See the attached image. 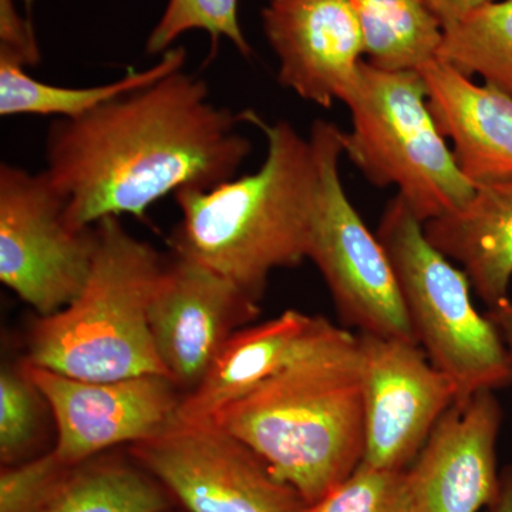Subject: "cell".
I'll list each match as a JSON object with an SVG mask.
<instances>
[{
  "instance_id": "6da1fadb",
  "label": "cell",
  "mask_w": 512,
  "mask_h": 512,
  "mask_svg": "<svg viewBox=\"0 0 512 512\" xmlns=\"http://www.w3.org/2000/svg\"><path fill=\"white\" fill-rule=\"evenodd\" d=\"M242 111L215 106L205 80L178 70L46 136V174L66 198L73 228L107 217H146L161 198L211 190L237 175L252 151Z\"/></svg>"
},
{
  "instance_id": "7a4b0ae2",
  "label": "cell",
  "mask_w": 512,
  "mask_h": 512,
  "mask_svg": "<svg viewBox=\"0 0 512 512\" xmlns=\"http://www.w3.org/2000/svg\"><path fill=\"white\" fill-rule=\"evenodd\" d=\"M242 116L264 134V163L211 190L178 191L183 218L170 245L175 256L207 266L261 301L272 272L308 259L318 164L309 137L288 121L269 123L252 110Z\"/></svg>"
},
{
  "instance_id": "3957f363",
  "label": "cell",
  "mask_w": 512,
  "mask_h": 512,
  "mask_svg": "<svg viewBox=\"0 0 512 512\" xmlns=\"http://www.w3.org/2000/svg\"><path fill=\"white\" fill-rule=\"evenodd\" d=\"M207 421L248 444L311 507L365 456L360 350L292 367Z\"/></svg>"
},
{
  "instance_id": "277c9868",
  "label": "cell",
  "mask_w": 512,
  "mask_h": 512,
  "mask_svg": "<svg viewBox=\"0 0 512 512\" xmlns=\"http://www.w3.org/2000/svg\"><path fill=\"white\" fill-rule=\"evenodd\" d=\"M96 231L83 291L62 311L33 323L26 362L90 382L168 376L148 320L167 262L119 217L103 218Z\"/></svg>"
},
{
  "instance_id": "5b68a950",
  "label": "cell",
  "mask_w": 512,
  "mask_h": 512,
  "mask_svg": "<svg viewBox=\"0 0 512 512\" xmlns=\"http://www.w3.org/2000/svg\"><path fill=\"white\" fill-rule=\"evenodd\" d=\"M352 128L343 153L377 187L397 195L423 224L463 208L476 187L440 133L417 70H384L363 60L346 103Z\"/></svg>"
},
{
  "instance_id": "8992f818",
  "label": "cell",
  "mask_w": 512,
  "mask_h": 512,
  "mask_svg": "<svg viewBox=\"0 0 512 512\" xmlns=\"http://www.w3.org/2000/svg\"><path fill=\"white\" fill-rule=\"evenodd\" d=\"M376 235L392 261L417 343L460 397L512 386L510 352L471 301L470 279L431 244L399 195L387 202Z\"/></svg>"
},
{
  "instance_id": "52a82bcc",
  "label": "cell",
  "mask_w": 512,
  "mask_h": 512,
  "mask_svg": "<svg viewBox=\"0 0 512 512\" xmlns=\"http://www.w3.org/2000/svg\"><path fill=\"white\" fill-rule=\"evenodd\" d=\"M309 140L319 181L308 259L318 266L343 322L362 335L417 343L390 256L343 187V130L316 120Z\"/></svg>"
},
{
  "instance_id": "ba28073f",
  "label": "cell",
  "mask_w": 512,
  "mask_h": 512,
  "mask_svg": "<svg viewBox=\"0 0 512 512\" xmlns=\"http://www.w3.org/2000/svg\"><path fill=\"white\" fill-rule=\"evenodd\" d=\"M46 171L0 165V281L39 318L83 291L97 247L96 225L77 229Z\"/></svg>"
},
{
  "instance_id": "9c48e42d",
  "label": "cell",
  "mask_w": 512,
  "mask_h": 512,
  "mask_svg": "<svg viewBox=\"0 0 512 512\" xmlns=\"http://www.w3.org/2000/svg\"><path fill=\"white\" fill-rule=\"evenodd\" d=\"M128 454L185 512H306L301 494L212 421L171 420Z\"/></svg>"
},
{
  "instance_id": "30bf717a",
  "label": "cell",
  "mask_w": 512,
  "mask_h": 512,
  "mask_svg": "<svg viewBox=\"0 0 512 512\" xmlns=\"http://www.w3.org/2000/svg\"><path fill=\"white\" fill-rule=\"evenodd\" d=\"M359 342L365 409L362 463L407 470L460 392L417 343L362 333Z\"/></svg>"
},
{
  "instance_id": "8fae6325",
  "label": "cell",
  "mask_w": 512,
  "mask_h": 512,
  "mask_svg": "<svg viewBox=\"0 0 512 512\" xmlns=\"http://www.w3.org/2000/svg\"><path fill=\"white\" fill-rule=\"evenodd\" d=\"M22 366L55 420L53 450L74 466L121 444L131 446L150 439L170 423L183 399L168 376L90 382L26 360Z\"/></svg>"
},
{
  "instance_id": "7c38bea8",
  "label": "cell",
  "mask_w": 512,
  "mask_h": 512,
  "mask_svg": "<svg viewBox=\"0 0 512 512\" xmlns=\"http://www.w3.org/2000/svg\"><path fill=\"white\" fill-rule=\"evenodd\" d=\"M258 315L259 301L207 266L175 255L167 262L148 320L157 355L183 396Z\"/></svg>"
},
{
  "instance_id": "4fadbf2b",
  "label": "cell",
  "mask_w": 512,
  "mask_h": 512,
  "mask_svg": "<svg viewBox=\"0 0 512 512\" xmlns=\"http://www.w3.org/2000/svg\"><path fill=\"white\" fill-rule=\"evenodd\" d=\"M262 25L278 59V82L302 100L330 109L348 103L366 56L348 0H271Z\"/></svg>"
},
{
  "instance_id": "5bb4252c",
  "label": "cell",
  "mask_w": 512,
  "mask_h": 512,
  "mask_svg": "<svg viewBox=\"0 0 512 512\" xmlns=\"http://www.w3.org/2000/svg\"><path fill=\"white\" fill-rule=\"evenodd\" d=\"M359 350V336L322 316L289 309L234 333L202 382L184 394L173 421L210 420L228 403L292 367L323 357L356 355Z\"/></svg>"
},
{
  "instance_id": "9a60e30c",
  "label": "cell",
  "mask_w": 512,
  "mask_h": 512,
  "mask_svg": "<svg viewBox=\"0 0 512 512\" xmlns=\"http://www.w3.org/2000/svg\"><path fill=\"white\" fill-rule=\"evenodd\" d=\"M503 407L493 390L458 397L409 471L414 512H478L500 485Z\"/></svg>"
},
{
  "instance_id": "2e32d148",
  "label": "cell",
  "mask_w": 512,
  "mask_h": 512,
  "mask_svg": "<svg viewBox=\"0 0 512 512\" xmlns=\"http://www.w3.org/2000/svg\"><path fill=\"white\" fill-rule=\"evenodd\" d=\"M420 73L427 103L454 160L474 187L512 181V97L434 59Z\"/></svg>"
},
{
  "instance_id": "e0dca14e",
  "label": "cell",
  "mask_w": 512,
  "mask_h": 512,
  "mask_svg": "<svg viewBox=\"0 0 512 512\" xmlns=\"http://www.w3.org/2000/svg\"><path fill=\"white\" fill-rule=\"evenodd\" d=\"M424 232L441 254L461 266L488 309L510 299L512 181L476 187L463 208L426 222Z\"/></svg>"
},
{
  "instance_id": "ac0fdd59",
  "label": "cell",
  "mask_w": 512,
  "mask_h": 512,
  "mask_svg": "<svg viewBox=\"0 0 512 512\" xmlns=\"http://www.w3.org/2000/svg\"><path fill=\"white\" fill-rule=\"evenodd\" d=\"M187 50L174 46L154 66L137 72L128 69L126 76L93 87H60L39 82L26 67L0 59V116H56L77 119L116 97L133 92L184 69Z\"/></svg>"
},
{
  "instance_id": "d6986e66",
  "label": "cell",
  "mask_w": 512,
  "mask_h": 512,
  "mask_svg": "<svg viewBox=\"0 0 512 512\" xmlns=\"http://www.w3.org/2000/svg\"><path fill=\"white\" fill-rule=\"evenodd\" d=\"M173 504L133 458L104 453L77 464L45 512H170Z\"/></svg>"
},
{
  "instance_id": "ffe728a7",
  "label": "cell",
  "mask_w": 512,
  "mask_h": 512,
  "mask_svg": "<svg viewBox=\"0 0 512 512\" xmlns=\"http://www.w3.org/2000/svg\"><path fill=\"white\" fill-rule=\"evenodd\" d=\"M365 37L367 62L419 70L437 59L444 30L424 0H348Z\"/></svg>"
},
{
  "instance_id": "44dd1931",
  "label": "cell",
  "mask_w": 512,
  "mask_h": 512,
  "mask_svg": "<svg viewBox=\"0 0 512 512\" xmlns=\"http://www.w3.org/2000/svg\"><path fill=\"white\" fill-rule=\"evenodd\" d=\"M437 59L512 97V0H495L444 30Z\"/></svg>"
},
{
  "instance_id": "7402d4cb",
  "label": "cell",
  "mask_w": 512,
  "mask_h": 512,
  "mask_svg": "<svg viewBox=\"0 0 512 512\" xmlns=\"http://www.w3.org/2000/svg\"><path fill=\"white\" fill-rule=\"evenodd\" d=\"M192 30H204L210 35L214 53L218 40L224 37L239 55H252L251 45L239 25L238 0H168L163 15L148 36L147 55H164L175 40Z\"/></svg>"
},
{
  "instance_id": "603a6c76",
  "label": "cell",
  "mask_w": 512,
  "mask_h": 512,
  "mask_svg": "<svg viewBox=\"0 0 512 512\" xmlns=\"http://www.w3.org/2000/svg\"><path fill=\"white\" fill-rule=\"evenodd\" d=\"M45 397L23 366L0 373V461L2 466L28 461L35 450Z\"/></svg>"
},
{
  "instance_id": "cb8c5ba5",
  "label": "cell",
  "mask_w": 512,
  "mask_h": 512,
  "mask_svg": "<svg viewBox=\"0 0 512 512\" xmlns=\"http://www.w3.org/2000/svg\"><path fill=\"white\" fill-rule=\"evenodd\" d=\"M306 512H414L409 471L360 463L345 481Z\"/></svg>"
},
{
  "instance_id": "d4e9b609",
  "label": "cell",
  "mask_w": 512,
  "mask_h": 512,
  "mask_svg": "<svg viewBox=\"0 0 512 512\" xmlns=\"http://www.w3.org/2000/svg\"><path fill=\"white\" fill-rule=\"evenodd\" d=\"M76 466L53 448L15 466H2L0 512H45Z\"/></svg>"
},
{
  "instance_id": "484cf974",
  "label": "cell",
  "mask_w": 512,
  "mask_h": 512,
  "mask_svg": "<svg viewBox=\"0 0 512 512\" xmlns=\"http://www.w3.org/2000/svg\"><path fill=\"white\" fill-rule=\"evenodd\" d=\"M0 59L26 69L37 66L42 59L32 22L20 16L15 0H0Z\"/></svg>"
},
{
  "instance_id": "4316f807",
  "label": "cell",
  "mask_w": 512,
  "mask_h": 512,
  "mask_svg": "<svg viewBox=\"0 0 512 512\" xmlns=\"http://www.w3.org/2000/svg\"><path fill=\"white\" fill-rule=\"evenodd\" d=\"M433 15L439 20L441 28L448 30L476 10L490 5L495 0H424Z\"/></svg>"
},
{
  "instance_id": "83f0119b",
  "label": "cell",
  "mask_w": 512,
  "mask_h": 512,
  "mask_svg": "<svg viewBox=\"0 0 512 512\" xmlns=\"http://www.w3.org/2000/svg\"><path fill=\"white\" fill-rule=\"evenodd\" d=\"M485 315L493 322L495 329L500 333L505 348L510 352L512 359V299H507L495 308L488 309Z\"/></svg>"
},
{
  "instance_id": "f1b7e54d",
  "label": "cell",
  "mask_w": 512,
  "mask_h": 512,
  "mask_svg": "<svg viewBox=\"0 0 512 512\" xmlns=\"http://www.w3.org/2000/svg\"><path fill=\"white\" fill-rule=\"evenodd\" d=\"M487 512H512V464L501 468L500 485Z\"/></svg>"
},
{
  "instance_id": "f546056e",
  "label": "cell",
  "mask_w": 512,
  "mask_h": 512,
  "mask_svg": "<svg viewBox=\"0 0 512 512\" xmlns=\"http://www.w3.org/2000/svg\"><path fill=\"white\" fill-rule=\"evenodd\" d=\"M22 3L25 5L26 12H28L30 18V13H32L33 3H35V0H22Z\"/></svg>"
},
{
  "instance_id": "4dcf8cb0",
  "label": "cell",
  "mask_w": 512,
  "mask_h": 512,
  "mask_svg": "<svg viewBox=\"0 0 512 512\" xmlns=\"http://www.w3.org/2000/svg\"><path fill=\"white\" fill-rule=\"evenodd\" d=\"M170 512H174V511H170Z\"/></svg>"
}]
</instances>
